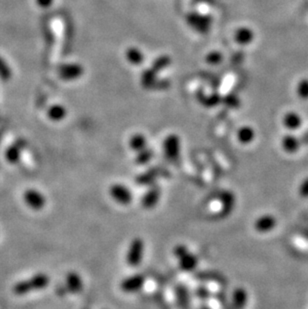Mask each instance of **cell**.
<instances>
[{
  "label": "cell",
  "mask_w": 308,
  "mask_h": 309,
  "mask_svg": "<svg viewBox=\"0 0 308 309\" xmlns=\"http://www.w3.org/2000/svg\"><path fill=\"white\" fill-rule=\"evenodd\" d=\"M50 278L45 273H37L29 279L17 282L13 286V292L16 295H25L31 291L41 290L48 286Z\"/></svg>",
  "instance_id": "1"
},
{
  "label": "cell",
  "mask_w": 308,
  "mask_h": 309,
  "mask_svg": "<svg viewBox=\"0 0 308 309\" xmlns=\"http://www.w3.org/2000/svg\"><path fill=\"white\" fill-rule=\"evenodd\" d=\"M173 254L178 261L179 268L182 271L191 272L197 267L198 257L185 244H177L173 249Z\"/></svg>",
  "instance_id": "2"
},
{
  "label": "cell",
  "mask_w": 308,
  "mask_h": 309,
  "mask_svg": "<svg viewBox=\"0 0 308 309\" xmlns=\"http://www.w3.org/2000/svg\"><path fill=\"white\" fill-rule=\"evenodd\" d=\"M144 252H145L144 240L141 237H134L129 242V244H128L126 250L125 255L126 264L132 268L138 267L143 260Z\"/></svg>",
  "instance_id": "3"
},
{
  "label": "cell",
  "mask_w": 308,
  "mask_h": 309,
  "mask_svg": "<svg viewBox=\"0 0 308 309\" xmlns=\"http://www.w3.org/2000/svg\"><path fill=\"white\" fill-rule=\"evenodd\" d=\"M109 195L113 201L120 205H128L133 201V193L123 183H113L109 187Z\"/></svg>",
  "instance_id": "4"
},
{
  "label": "cell",
  "mask_w": 308,
  "mask_h": 309,
  "mask_svg": "<svg viewBox=\"0 0 308 309\" xmlns=\"http://www.w3.org/2000/svg\"><path fill=\"white\" fill-rule=\"evenodd\" d=\"M145 284V276L140 273H135L125 277L120 282V289L124 293H135L140 291Z\"/></svg>",
  "instance_id": "5"
},
{
  "label": "cell",
  "mask_w": 308,
  "mask_h": 309,
  "mask_svg": "<svg viewBox=\"0 0 308 309\" xmlns=\"http://www.w3.org/2000/svg\"><path fill=\"white\" fill-rule=\"evenodd\" d=\"M23 199L28 207L35 211L42 210L46 205L45 196L36 189H28L25 191L23 194Z\"/></svg>",
  "instance_id": "6"
},
{
  "label": "cell",
  "mask_w": 308,
  "mask_h": 309,
  "mask_svg": "<svg viewBox=\"0 0 308 309\" xmlns=\"http://www.w3.org/2000/svg\"><path fill=\"white\" fill-rule=\"evenodd\" d=\"M162 191L161 188L157 185H153L150 187L142 196L141 198V206L145 210H151L158 204L160 201Z\"/></svg>",
  "instance_id": "7"
},
{
  "label": "cell",
  "mask_w": 308,
  "mask_h": 309,
  "mask_svg": "<svg viewBox=\"0 0 308 309\" xmlns=\"http://www.w3.org/2000/svg\"><path fill=\"white\" fill-rule=\"evenodd\" d=\"M219 201L221 204V208H220L219 213L222 217H226L232 213V211L235 208V203H236V198L232 191H230V190L222 191L219 194Z\"/></svg>",
  "instance_id": "8"
},
{
  "label": "cell",
  "mask_w": 308,
  "mask_h": 309,
  "mask_svg": "<svg viewBox=\"0 0 308 309\" xmlns=\"http://www.w3.org/2000/svg\"><path fill=\"white\" fill-rule=\"evenodd\" d=\"M65 287L72 294H78L83 289V280L79 273L70 271L65 278Z\"/></svg>",
  "instance_id": "9"
},
{
  "label": "cell",
  "mask_w": 308,
  "mask_h": 309,
  "mask_svg": "<svg viewBox=\"0 0 308 309\" xmlns=\"http://www.w3.org/2000/svg\"><path fill=\"white\" fill-rule=\"evenodd\" d=\"M277 225V220L270 214H264L255 220L254 229L259 233H267L273 230Z\"/></svg>",
  "instance_id": "10"
},
{
  "label": "cell",
  "mask_w": 308,
  "mask_h": 309,
  "mask_svg": "<svg viewBox=\"0 0 308 309\" xmlns=\"http://www.w3.org/2000/svg\"><path fill=\"white\" fill-rule=\"evenodd\" d=\"M164 152H165L166 158L169 161L171 162L176 161L179 158V154H180V145H179V140L174 136L169 137L165 141Z\"/></svg>",
  "instance_id": "11"
},
{
  "label": "cell",
  "mask_w": 308,
  "mask_h": 309,
  "mask_svg": "<svg viewBox=\"0 0 308 309\" xmlns=\"http://www.w3.org/2000/svg\"><path fill=\"white\" fill-rule=\"evenodd\" d=\"M301 141L298 137L294 136V135H285L283 138H282V147H283L284 151L290 154L296 153L300 146H301Z\"/></svg>",
  "instance_id": "12"
},
{
  "label": "cell",
  "mask_w": 308,
  "mask_h": 309,
  "mask_svg": "<svg viewBox=\"0 0 308 309\" xmlns=\"http://www.w3.org/2000/svg\"><path fill=\"white\" fill-rule=\"evenodd\" d=\"M248 301V293L242 287H237L232 294V303L235 309H243Z\"/></svg>",
  "instance_id": "13"
},
{
  "label": "cell",
  "mask_w": 308,
  "mask_h": 309,
  "mask_svg": "<svg viewBox=\"0 0 308 309\" xmlns=\"http://www.w3.org/2000/svg\"><path fill=\"white\" fill-rule=\"evenodd\" d=\"M283 124L289 130H296L302 124L301 116L296 112H288L283 117Z\"/></svg>",
  "instance_id": "14"
},
{
  "label": "cell",
  "mask_w": 308,
  "mask_h": 309,
  "mask_svg": "<svg viewBox=\"0 0 308 309\" xmlns=\"http://www.w3.org/2000/svg\"><path fill=\"white\" fill-rule=\"evenodd\" d=\"M255 137L254 130L251 127H242L238 131V139L242 144H249Z\"/></svg>",
  "instance_id": "15"
},
{
  "label": "cell",
  "mask_w": 308,
  "mask_h": 309,
  "mask_svg": "<svg viewBox=\"0 0 308 309\" xmlns=\"http://www.w3.org/2000/svg\"><path fill=\"white\" fill-rule=\"evenodd\" d=\"M151 158H152V152L148 149H143L138 152L135 161L138 165H145L151 160Z\"/></svg>",
  "instance_id": "16"
},
{
  "label": "cell",
  "mask_w": 308,
  "mask_h": 309,
  "mask_svg": "<svg viewBox=\"0 0 308 309\" xmlns=\"http://www.w3.org/2000/svg\"><path fill=\"white\" fill-rule=\"evenodd\" d=\"M6 159L8 162H10L12 164L17 163L20 159L19 148L16 146H11L10 148H8V150L6 151Z\"/></svg>",
  "instance_id": "17"
},
{
  "label": "cell",
  "mask_w": 308,
  "mask_h": 309,
  "mask_svg": "<svg viewBox=\"0 0 308 309\" xmlns=\"http://www.w3.org/2000/svg\"><path fill=\"white\" fill-rule=\"evenodd\" d=\"M296 92L301 99H308V79H302L299 81Z\"/></svg>",
  "instance_id": "18"
},
{
  "label": "cell",
  "mask_w": 308,
  "mask_h": 309,
  "mask_svg": "<svg viewBox=\"0 0 308 309\" xmlns=\"http://www.w3.org/2000/svg\"><path fill=\"white\" fill-rule=\"evenodd\" d=\"M130 146L134 151L139 152V151L145 149V139L141 136H136L131 140Z\"/></svg>",
  "instance_id": "19"
},
{
  "label": "cell",
  "mask_w": 308,
  "mask_h": 309,
  "mask_svg": "<svg viewBox=\"0 0 308 309\" xmlns=\"http://www.w3.org/2000/svg\"><path fill=\"white\" fill-rule=\"evenodd\" d=\"M299 194L302 197H308V177L305 178L302 181L299 187Z\"/></svg>",
  "instance_id": "20"
},
{
  "label": "cell",
  "mask_w": 308,
  "mask_h": 309,
  "mask_svg": "<svg viewBox=\"0 0 308 309\" xmlns=\"http://www.w3.org/2000/svg\"><path fill=\"white\" fill-rule=\"evenodd\" d=\"M300 141H301V144L303 145H308V131L304 132L303 135L301 136L300 138Z\"/></svg>",
  "instance_id": "21"
},
{
  "label": "cell",
  "mask_w": 308,
  "mask_h": 309,
  "mask_svg": "<svg viewBox=\"0 0 308 309\" xmlns=\"http://www.w3.org/2000/svg\"><path fill=\"white\" fill-rule=\"evenodd\" d=\"M203 309H209V308H203Z\"/></svg>",
  "instance_id": "22"
}]
</instances>
